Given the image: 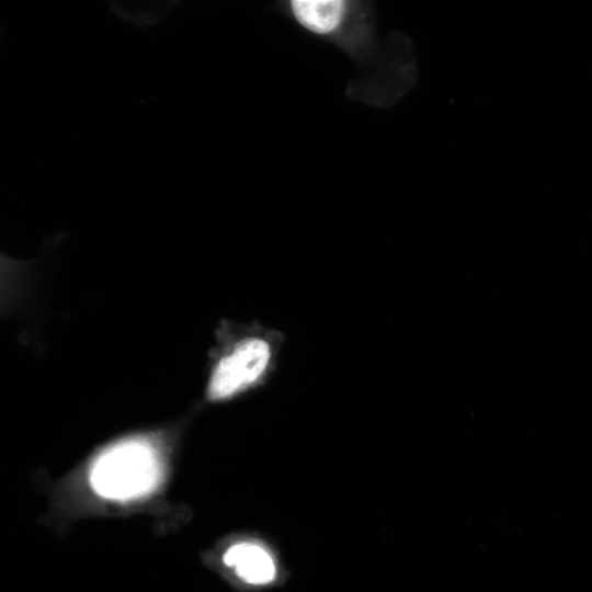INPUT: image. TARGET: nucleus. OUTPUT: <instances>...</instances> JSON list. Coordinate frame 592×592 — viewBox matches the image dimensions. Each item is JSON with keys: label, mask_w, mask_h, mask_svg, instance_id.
<instances>
[{"label": "nucleus", "mask_w": 592, "mask_h": 592, "mask_svg": "<svg viewBox=\"0 0 592 592\" xmlns=\"http://www.w3.org/2000/svg\"><path fill=\"white\" fill-rule=\"evenodd\" d=\"M298 31L341 50L354 73L345 87L350 100L390 107L417 80L410 41L399 32L379 36L375 5L363 0H280L272 4Z\"/></svg>", "instance_id": "obj_1"}, {"label": "nucleus", "mask_w": 592, "mask_h": 592, "mask_svg": "<svg viewBox=\"0 0 592 592\" xmlns=\"http://www.w3.org/2000/svg\"><path fill=\"white\" fill-rule=\"evenodd\" d=\"M162 478V459L155 443L144 436L117 441L92 462L88 481L100 498L129 502L151 494Z\"/></svg>", "instance_id": "obj_2"}, {"label": "nucleus", "mask_w": 592, "mask_h": 592, "mask_svg": "<svg viewBox=\"0 0 592 592\" xmlns=\"http://www.w3.org/2000/svg\"><path fill=\"white\" fill-rule=\"evenodd\" d=\"M275 357V345L269 337L246 335L228 348L215 362L206 387V398L228 400L258 385Z\"/></svg>", "instance_id": "obj_3"}, {"label": "nucleus", "mask_w": 592, "mask_h": 592, "mask_svg": "<svg viewBox=\"0 0 592 592\" xmlns=\"http://www.w3.org/2000/svg\"><path fill=\"white\" fill-rule=\"evenodd\" d=\"M223 562L241 581L251 585L269 584L277 573L274 556L257 540L243 539L232 543L225 549Z\"/></svg>", "instance_id": "obj_4"}]
</instances>
